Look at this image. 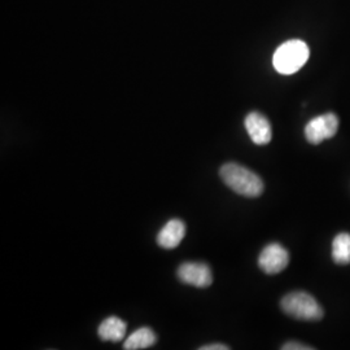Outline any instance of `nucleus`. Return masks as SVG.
<instances>
[{"label": "nucleus", "mask_w": 350, "mask_h": 350, "mask_svg": "<svg viewBox=\"0 0 350 350\" xmlns=\"http://www.w3.org/2000/svg\"><path fill=\"white\" fill-rule=\"evenodd\" d=\"M283 350H313L314 348L312 347H308V345H304L300 342H287L282 347Z\"/></svg>", "instance_id": "nucleus-12"}, {"label": "nucleus", "mask_w": 350, "mask_h": 350, "mask_svg": "<svg viewBox=\"0 0 350 350\" xmlns=\"http://www.w3.org/2000/svg\"><path fill=\"white\" fill-rule=\"evenodd\" d=\"M156 341H157L156 334L148 327H142L126 338L124 349H147V348L153 347L156 344Z\"/></svg>", "instance_id": "nucleus-10"}, {"label": "nucleus", "mask_w": 350, "mask_h": 350, "mask_svg": "<svg viewBox=\"0 0 350 350\" xmlns=\"http://www.w3.org/2000/svg\"><path fill=\"white\" fill-rule=\"evenodd\" d=\"M338 130V118L334 113L315 117L305 127V137L312 144H321L325 139L334 138Z\"/></svg>", "instance_id": "nucleus-4"}, {"label": "nucleus", "mask_w": 350, "mask_h": 350, "mask_svg": "<svg viewBox=\"0 0 350 350\" xmlns=\"http://www.w3.org/2000/svg\"><path fill=\"white\" fill-rule=\"evenodd\" d=\"M178 279L198 288H206L212 286L213 273L209 265L204 262H185L178 267Z\"/></svg>", "instance_id": "nucleus-5"}, {"label": "nucleus", "mask_w": 350, "mask_h": 350, "mask_svg": "<svg viewBox=\"0 0 350 350\" xmlns=\"http://www.w3.org/2000/svg\"><path fill=\"white\" fill-rule=\"evenodd\" d=\"M309 56L310 50L308 44L300 39H292L278 47L273 57V64L278 73L295 75L309 60Z\"/></svg>", "instance_id": "nucleus-2"}, {"label": "nucleus", "mask_w": 350, "mask_h": 350, "mask_svg": "<svg viewBox=\"0 0 350 350\" xmlns=\"http://www.w3.org/2000/svg\"><path fill=\"white\" fill-rule=\"evenodd\" d=\"M245 129L250 139L257 146H266L271 142L273 130L269 120L258 112H252L245 118Z\"/></svg>", "instance_id": "nucleus-7"}, {"label": "nucleus", "mask_w": 350, "mask_h": 350, "mask_svg": "<svg viewBox=\"0 0 350 350\" xmlns=\"http://www.w3.org/2000/svg\"><path fill=\"white\" fill-rule=\"evenodd\" d=\"M230 348L226 347L225 344H211V345H204L201 347L200 350H228Z\"/></svg>", "instance_id": "nucleus-13"}, {"label": "nucleus", "mask_w": 350, "mask_h": 350, "mask_svg": "<svg viewBox=\"0 0 350 350\" xmlns=\"http://www.w3.org/2000/svg\"><path fill=\"white\" fill-rule=\"evenodd\" d=\"M126 331L127 325L122 319H120L118 317H109L101 322L98 334L103 341L120 342L125 338Z\"/></svg>", "instance_id": "nucleus-9"}, {"label": "nucleus", "mask_w": 350, "mask_h": 350, "mask_svg": "<svg viewBox=\"0 0 350 350\" xmlns=\"http://www.w3.org/2000/svg\"><path fill=\"white\" fill-rule=\"evenodd\" d=\"M289 262V254L284 247L278 243H271L263 248L258 257V266L263 273L275 275L282 273Z\"/></svg>", "instance_id": "nucleus-6"}, {"label": "nucleus", "mask_w": 350, "mask_h": 350, "mask_svg": "<svg viewBox=\"0 0 350 350\" xmlns=\"http://www.w3.org/2000/svg\"><path fill=\"white\" fill-rule=\"evenodd\" d=\"M186 235V225L180 219H170L157 235V244L163 250H174Z\"/></svg>", "instance_id": "nucleus-8"}, {"label": "nucleus", "mask_w": 350, "mask_h": 350, "mask_svg": "<svg viewBox=\"0 0 350 350\" xmlns=\"http://www.w3.org/2000/svg\"><path fill=\"white\" fill-rule=\"evenodd\" d=\"M280 308L284 313L305 322H318L323 318V309L306 292H291L280 301Z\"/></svg>", "instance_id": "nucleus-3"}, {"label": "nucleus", "mask_w": 350, "mask_h": 350, "mask_svg": "<svg viewBox=\"0 0 350 350\" xmlns=\"http://www.w3.org/2000/svg\"><path fill=\"white\" fill-rule=\"evenodd\" d=\"M219 175L226 186L244 198H258L262 195V179L250 169L235 163H225Z\"/></svg>", "instance_id": "nucleus-1"}, {"label": "nucleus", "mask_w": 350, "mask_h": 350, "mask_svg": "<svg viewBox=\"0 0 350 350\" xmlns=\"http://www.w3.org/2000/svg\"><path fill=\"white\" fill-rule=\"evenodd\" d=\"M332 258L338 265L350 263V234L341 232L332 243Z\"/></svg>", "instance_id": "nucleus-11"}]
</instances>
